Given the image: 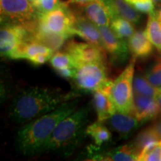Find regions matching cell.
<instances>
[{"label": "cell", "instance_id": "1", "mask_svg": "<svg viewBox=\"0 0 161 161\" xmlns=\"http://www.w3.org/2000/svg\"><path fill=\"white\" fill-rule=\"evenodd\" d=\"M80 95L49 87L29 86L19 90L12 100L9 117L17 124H25L55 110Z\"/></svg>", "mask_w": 161, "mask_h": 161}, {"label": "cell", "instance_id": "2", "mask_svg": "<svg viewBox=\"0 0 161 161\" xmlns=\"http://www.w3.org/2000/svg\"><path fill=\"white\" fill-rule=\"evenodd\" d=\"M76 99L66 102L55 110L25 123L16 135L15 146L18 152L27 156L41 153L60 121L76 110L78 102Z\"/></svg>", "mask_w": 161, "mask_h": 161}, {"label": "cell", "instance_id": "3", "mask_svg": "<svg viewBox=\"0 0 161 161\" xmlns=\"http://www.w3.org/2000/svg\"><path fill=\"white\" fill-rule=\"evenodd\" d=\"M90 109L83 107L61 120L43 146L42 152L69 155L86 134Z\"/></svg>", "mask_w": 161, "mask_h": 161}, {"label": "cell", "instance_id": "4", "mask_svg": "<svg viewBox=\"0 0 161 161\" xmlns=\"http://www.w3.org/2000/svg\"><path fill=\"white\" fill-rule=\"evenodd\" d=\"M136 59L133 57L122 73L112 82L110 96L116 111L134 114V76Z\"/></svg>", "mask_w": 161, "mask_h": 161}, {"label": "cell", "instance_id": "5", "mask_svg": "<svg viewBox=\"0 0 161 161\" xmlns=\"http://www.w3.org/2000/svg\"><path fill=\"white\" fill-rule=\"evenodd\" d=\"M75 20V14L69 9L68 3L47 13H39L32 28L44 33L55 34L72 37V29Z\"/></svg>", "mask_w": 161, "mask_h": 161}, {"label": "cell", "instance_id": "6", "mask_svg": "<svg viewBox=\"0 0 161 161\" xmlns=\"http://www.w3.org/2000/svg\"><path fill=\"white\" fill-rule=\"evenodd\" d=\"M72 80L78 89L86 92L102 89L112 81L108 78L105 63L102 62L81 64L76 69Z\"/></svg>", "mask_w": 161, "mask_h": 161}, {"label": "cell", "instance_id": "7", "mask_svg": "<svg viewBox=\"0 0 161 161\" xmlns=\"http://www.w3.org/2000/svg\"><path fill=\"white\" fill-rule=\"evenodd\" d=\"M30 39V31L26 25L3 23L0 30L1 55L10 59H19L22 46Z\"/></svg>", "mask_w": 161, "mask_h": 161}, {"label": "cell", "instance_id": "8", "mask_svg": "<svg viewBox=\"0 0 161 161\" xmlns=\"http://www.w3.org/2000/svg\"><path fill=\"white\" fill-rule=\"evenodd\" d=\"M1 23L29 25L37 19L39 12L29 0H1Z\"/></svg>", "mask_w": 161, "mask_h": 161}, {"label": "cell", "instance_id": "9", "mask_svg": "<svg viewBox=\"0 0 161 161\" xmlns=\"http://www.w3.org/2000/svg\"><path fill=\"white\" fill-rule=\"evenodd\" d=\"M64 51L72 56L78 67L81 64L92 62L105 63L106 50L89 42L83 43L69 40L65 43Z\"/></svg>", "mask_w": 161, "mask_h": 161}, {"label": "cell", "instance_id": "10", "mask_svg": "<svg viewBox=\"0 0 161 161\" xmlns=\"http://www.w3.org/2000/svg\"><path fill=\"white\" fill-rule=\"evenodd\" d=\"M98 29L106 51L115 60L124 61L129 52L128 43L125 39L119 37L110 26H99Z\"/></svg>", "mask_w": 161, "mask_h": 161}, {"label": "cell", "instance_id": "11", "mask_svg": "<svg viewBox=\"0 0 161 161\" xmlns=\"http://www.w3.org/2000/svg\"><path fill=\"white\" fill-rule=\"evenodd\" d=\"M55 52L49 46L35 40H26L22 46L19 59H25L32 64L40 66L50 60Z\"/></svg>", "mask_w": 161, "mask_h": 161}, {"label": "cell", "instance_id": "12", "mask_svg": "<svg viewBox=\"0 0 161 161\" xmlns=\"http://www.w3.org/2000/svg\"><path fill=\"white\" fill-rule=\"evenodd\" d=\"M72 32L73 35H78L86 42L93 43L104 49L99 29L85 15L75 14V20Z\"/></svg>", "mask_w": 161, "mask_h": 161}, {"label": "cell", "instance_id": "13", "mask_svg": "<svg viewBox=\"0 0 161 161\" xmlns=\"http://www.w3.org/2000/svg\"><path fill=\"white\" fill-rule=\"evenodd\" d=\"M82 8L86 17L98 27L110 26L113 19L117 16L108 4L102 1L93 0Z\"/></svg>", "mask_w": 161, "mask_h": 161}, {"label": "cell", "instance_id": "14", "mask_svg": "<svg viewBox=\"0 0 161 161\" xmlns=\"http://www.w3.org/2000/svg\"><path fill=\"white\" fill-rule=\"evenodd\" d=\"M160 110L161 106L158 99L134 92V114L140 123L154 119Z\"/></svg>", "mask_w": 161, "mask_h": 161}, {"label": "cell", "instance_id": "15", "mask_svg": "<svg viewBox=\"0 0 161 161\" xmlns=\"http://www.w3.org/2000/svg\"><path fill=\"white\" fill-rule=\"evenodd\" d=\"M90 157L93 160H108V161H134L138 160V154L133 147L132 144H126L113 148L106 152L98 153L97 149L90 151Z\"/></svg>", "mask_w": 161, "mask_h": 161}, {"label": "cell", "instance_id": "16", "mask_svg": "<svg viewBox=\"0 0 161 161\" xmlns=\"http://www.w3.org/2000/svg\"><path fill=\"white\" fill-rule=\"evenodd\" d=\"M111 129L117 132L122 138H125L141 124L134 114L116 111L106 121Z\"/></svg>", "mask_w": 161, "mask_h": 161}, {"label": "cell", "instance_id": "17", "mask_svg": "<svg viewBox=\"0 0 161 161\" xmlns=\"http://www.w3.org/2000/svg\"><path fill=\"white\" fill-rule=\"evenodd\" d=\"M128 46L133 57L146 58L153 51V44L146 31H136L128 40Z\"/></svg>", "mask_w": 161, "mask_h": 161}, {"label": "cell", "instance_id": "18", "mask_svg": "<svg viewBox=\"0 0 161 161\" xmlns=\"http://www.w3.org/2000/svg\"><path fill=\"white\" fill-rule=\"evenodd\" d=\"M93 105L98 122H106L116 111L110 98V92L102 90L93 92Z\"/></svg>", "mask_w": 161, "mask_h": 161}, {"label": "cell", "instance_id": "19", "mask_svg": "<svg viewBox=\"0 0 161 161\" xmlns=\"http://www.w3.org/2000/svg\"><path fill=\"white\" fill-rule=\"evenodd\" d=\"M161 140V124L158 125L148 127L146 129L142 130L136 136L132 146L137 153L138 157L142 150L150 142H157Z\"/></svg>", "mask_w": 161, "mask_h": 161}, {"label": "cell", "instance_id": "20", "mask_svg": "<svg viewBox=\"0 0 161 161\" xmlns=\"http://www.w3.org/2000/svg\"><path fill=\"white\" fill-rule=\"evenodd\" d=\"M114 10L117 16L129 20L133 23H138L140 15L138 11L125 0H105V2Z\"/></svg>", "mask_w": 161, "mask_h": 161}, {"label": "cell", "instance_id": "21", "mask_svg": "<svg viewBox=\"0 0 161 161\" xmlns=\"http://www.w3.org/2000/svg\"><path fill=\"white\" fill-rule=\"evenodd\" d=\"M102 122H95L87 125L86 134L91 136L96 146L100 147L111 140V133Z\"/></svg>", "mask_w": 161, "mask_h": 161}, {"label": "cell", "instance_id": "22", "mask_svg": "<svg viewBox=\"0 0 161 161\" xmlns=\"http://www.w3.org/2000/svg\"><path fill=\"white\" fill-rule=\"evenodd\" d=\"M146 31L153 46L161 52V20L155 11L149 14Z\"/></svg>", "mask_w": 161, "mask_h": 161}, {"label": "cell", "instance_id": "23", "mask_svg": "<svg viewBox=\"0 0 161 161\" xmlns=\"http://www.w3.org/2000/svg\"><path fill=\"white\" fill-rule=\"evenodd\" d=\"M134 91L136 93L156 99L161 95V87L154 86L146 77L139 75L134 78Z\"/></svg>", "mask_w": 161, "mask_h": 161}, {"label": "cell", "instance_id": "24", "mask_svg": "<svg viewBox=\"0 0 161 161\" xmlns=\"http://www.w3.org/2000/svg\"><path fill=\"white\" fill-rule=\"evenodd\" d=\"M49 61L52 68L57 72L64 69H76L78 67L75 60L65 51L56 52Z\"/></svg>", "mask_w": 161, "mask_h": 161}, {"label": "cell", "instance_id": "25", "mask_svg": "<svg viewBox=\"0 0 161 161\" xmlns=\"http://www.w3.org/2000/svg\"><path fill=\"white\" fill-rule=\"evenodd\" d=\"M132 23L129 20L120 16H116L113 19L110 28L119 37L122 39H128L135 32Z\"/></svg>", "mask_w": 161, "mask_h": 161}, {"label": "cell", "instance_id": "26", "mask_svg": "<svg viewBox=\"0 0 161 161\" xmlns=\"http://www.w3.org/2000/svg\"><path fill=\"white\" fill-rule=\"evenodd\" d=\"M138 160H161V140L148 143L139 154Z\"/></svg>", "mask_w": 161, "mask_h": 161}, {"label": "cell", "instance_id": "27", "mask_svg": "<svg viewBox=\"0 0 161 161\" xmlns=\"http://www.w3.org/2000/svg\"><path fill=\"white\" fill-rule=\"evenodd\" d=\"M65 3L61 0H37L32 5L39 13L44 14L57 9Z\"/></svg>", "mask_w": 161, "mask_h": 161}, {"label": "cell", "instance_id": "28", "mask_svg": "<svg viewBox=\"0 0 161 161\" xmlns=\"http://www.w3.org/2000/svg\"><path fill=\"white\" fill-rule=\"evenodd\" d=\"M145 77L154 86L161 87V59L146 72Z\"/></svg>", "mask_w": 161, "mask_h": 161}, {"label": "cell", "instance_id": "29", "mask_svg": "<svg viewBox=\"0 0 161 161\" xmlns=\"http://www.w3.org/2000/svg\"><path fill=\"white\" fill-rule=\"evenodd\" d=\"M153 2H154L153 0H144V1L137 2V3L132 4L131 5L136 11L141 13L149 14L154 11V5Z\"/></svg>", "mask_w": 161, "mask_h": 161}, {"label": "cell", "instance_id": "30", "mask_svg": "<svg viewBox=\"0 0 161 161\" xmlns=\"http://www.w3.org/2000/svg\"><path fill=\"white\" fill-rule=\"evenodd\" d=\"M92 0H69L67 2V3H72V4H76V5L79 6H84L86 5L87 3H89L90 2H91Z\"/></svg>", "mask_w": 161, "mask_h": 161}, {"label": "cell", "instance_id": "31", "mask_svg": "<svg viewBox=\"0 0 161 161\" xmlns=\"http://www.w3.org/2000/svg\"><path fill=\"white\" fill-rule=\"evenodd\" d=\"M125 1L128 2V3H130V5H132V4H134V3H137V2L144 1V0H125Z\"/></svg>", "mask_w": 161, "mask_h": 161}, {"label": "cell", "instance_id": "32", "mask_svg": "<svg viewBox=\"0 0 161 161\" xmlns=\"http://www.w3.org/2000/svg\"><path fill=\"white\" fill-rule=\"evenodd\" d=\"M158 17L160 18V19L161 20V8H160V11H159L158 13Z\"/></svg>", "mask_w": 161, "mask_h": 161}, {"label": "cell", "instance_id": "33", "mask_svg": "<svg viewBox=\"0 0 161 161\" xmlns=\"http://www.w3.org/2000/svg\"><path fill=\"white\" fill-rule=\"evenodd\" d=\"M29 1H30V3H31V4H34L36 1H37V0H29Z\"/></svg>", "mask_w": 161, "mask_h": 161}, {"label": "cell", "instance_id": "34", "mask_svg": "<svg viewBox=\"0 0 161 161\" xmlns=\"http://www.w3.org/2000/svg\"><path fill=\"white\" fill-rule=\"evenodd\" d=\"M153 1L157 2V3H158V2H161V0H153Z\"/></svg>", "mask_w": 161, "mask_h": 161}, {"label": "cell", "instance_id": "35", "mask_svg": "<svg viewBox=\"0 0 161 161\" xmlns=\"http://www.w3.org/2000/svg\"><path fill=\"white\" fill-rule=\"evenodd\" d=\"M92 1H93V0H92ZM98 1H102V2H105V0H98Z\"/></svg>", "mask_w": 161, "mask_h": 161}]
</instances>
